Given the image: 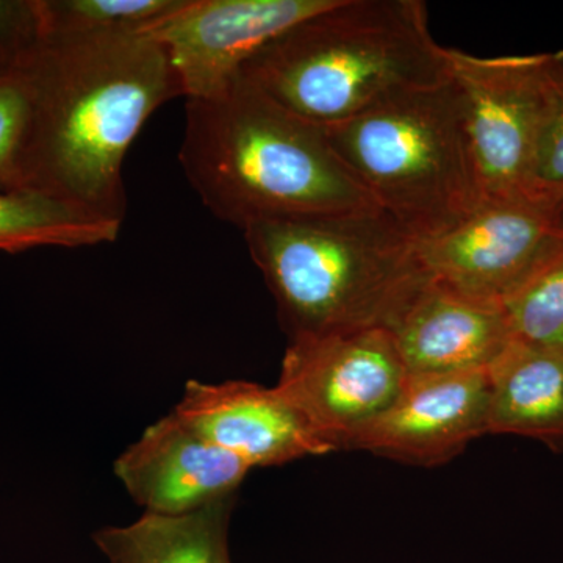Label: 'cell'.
<instances>
[{"label": "cell", "mask_w": 563, "mask_h": 563, "mask_svg": "<svg viewBox=\"0 0 563 563\" xmlns=\"http://www.w3.org/2000/svg\"><path fill=\"white\" fill-rule=\"evenodd\" d=\"M121 225L40 192L0 191V252L113 243Z\"/></svg>", "instance_id": "obj_16"}, {"label": "cell", "mask_w": 563, "mask_h": 563, "mask_svg": "<svg viewBox=\"0 0 563 563\" xmlns=\"http://www.w3.org/2000/svg\"><path fill=\"white\" fill-rule=\"evenodd\" d=\"M173 413L251 468L335 453L277 387L190 380Z\"/></svg>", "instance_id": "obj_12"}, {"label": "cell", "mask_w": 563, "mask_h": 563, "mask_svg": "<svg viewBox=\"0 0 563 563\" xmlns=\"http://www.w3.org/2000/svg\"><path fill=\"white\" fill-rule=\"evenodd\" d=\"M487 369L407 376L391 406L366 426L347 450L435 466L453 461L488 433Z\"/></svg>", "instance_id": "obj_10"}, {"label": "cell", "mask_w": 563, "mask_h": 563, "mask_svg": "<svg viewBox=\"0 0 563 563\" xmlns=\"http://www.w3.org/2000/svg\"><path fill=\"white\" fill-rule=\"evenodd\" d=\"M487 373L488 433L563 448V351L512 340Z\"/></svg>", "instance_id": "obj_14"}, {"label": "cell", "mask_w": 563, "mask_h": 563, "mask_svg": "<svg viewBox=\"0 0 563 563\" xmlns=\"http://www.w3.org/2000/svg\"><path fill=\"white\" fill-rule=\"evenodd\" d=\"M448 52L484 201L548 190L536 177L544 54L477 57Z\"/></svg>", "instance_id": "obj_7"}, {"label": "cell", "mask_w": 563, "mask_h": 563, "mask_svg": "<svg viewBox=\"0 0 563 563\" xmlns=\"http://www.w3.org/2000/svg\"><path fill=\"white\" fill-rule=\"evenodd\" d=\"M332 0H185L146 35L165 49L187 99L224 90L269 41Z\"/></svg>", "instance_id": "obj_9"}, {"label": "cell", "mask_w": 563, "mask_h": 563, "mask_svg": "<svg viewBox=\"0 0 563 563\" xmlns=\"http://www.w3.org/2000/svg\"><path fill=\"white\" fill-rule=\"evenodd\" d=\"M503 307L514 340L563 351V255Z\"/></svg>", "instance_id": "obj_18"}, {"label": "cell", "mask_w": 563, "mask_h": 563, "mask_svg": "<svg viewBox=\"0 0 563 563\" xmlns=\"http://www.w3.org/2000/svg\"><path fill=\"white\" fill-rule=\"evenodd\" d=\"M251 466L176 413L150 426L114 462V474L146 512L185 515L236 495Z\"/></svg>", "instance_id": "obj_11"}, {"label": "cell", "mask_w": 563, "mask_h": 563, "mask_svg": "<svg viewBox=\"0 0 563 563\" xmlns=\"http://www.w3.org/2000/svg\"><path fill=\"white\" fill-rule=\"evenodd\" d=\"M407 376L390 333L374 328L290 340L276 387L340 451L391 406Z\"/></svg>", "instance_id": "obj_8"}, {"label": "cell", "mask_w": 563, "mask_h": 563, "mask_svg": "<svg viewBox=\"0 0 563 563\" xmlns=\"http://www.w3.org/2000/svg\"><path fill=\"white\" fill-rule=\"evenodd\" d=\"M179 162L203 206L242 231L255 222L379 210L324 131L242 77L187 99Z\"/></svg>", "instance_id": "obj_2"}, {"label": "cell", "mask_w": 563, "mask_h": 563, "mask_svg": "<svg viewBox=\"0 0 563 563\" xmlns=\"http://www.w3.org/2000/svg\"><path fill=\"white\" fill-rule=\"evenodd\" d=\"M32 91L20 69L0 76V191H24Z\"/></svg>", "instance_id": "obj_19"}, {"label": "cell", "mask_w": 563, "mask_h": 563, "mask_svg": "<svg viewBox=\"0 0 563 563\" xmlns=\"http://www.w3.org/2000/svg\"><path fill=\"white\" fill-rule=\"evenodd\" d=\"M239 76L301 120L331 128L451 79L421 0H332L280 33Z\"/></svg>", "instance_id": "obj_3"}, {"label": "cell", "mask_w": 563, "mask_h": 563, "mask_svg": "<svg viewBox=\"0 0 563 563\" xmlns=\"http://www.w3.org/2000/svg\"><path fill=\"white\" fill-rule=\"evenodd\" d=\"M236 495L196 512L143 517L125 526H109L95 542L109 563H232L229 523Z\"/></svg>", "instance_id": "obj_15"}, {"label": "cell", "mask_w": 563, "mask_h": 563, "mask_svg": "<svg viewBox=\"0 0 563 563\" xmlns=\"http://www.w3.org/2000/svg\"><path fill=\"white\" fill-rule=\"evenodd\" d=\"M290 340L387 329L431 277L417 240L380 210L244 229Z\"/></svg>", "instance_id": "obj_4"}, {"label": "cell", "mask_w": 563, "mask_h": 563, "mask_svg": "<svg viewBox=\"0 0 563 563\" xmlns=\"http://www.w3.org/2000/svg\"><path fill=\"white\" fill-rule=\"evenodd\" d=\"M18 69L33 101L24 191L122 224L125 154L184 96L165 49L150 35L51 36Z\"/></svg>", "instance_id": "obj_1"}, {"label": "cell", "mask_w": 563, "mask_h": 563, "mask_svg": "<svg viewBox=\"0 0 563 563\" xmlns=\"http://www.w3.org/2000/svg\"><path fill=\"white\" fill-rule=\"evenodd\" d=\"M43 38L38 0H0V76L20 68Z\"/></svg>", "instance_id": "obj_21"}, {"label": "cell", "mask_w": 563, "mask_h": 563, "mask_svg": "<svg viewBox=\"0 0 563 563\" xmlns=\"http://www.w3.org/2000/svg\"><path fill=\"white\" fill-rule=\"evenodd\" d=\"M385 331L413 376L483 372L514 340L503 306L431 279Z\"/></svg>", "instance_id": "obj_13"}, {"label": "cell", "mask_w": 563, "mask_h": 563, "mask_svg": "<svg viewBox=\"0 0 563 563\" xmlns=\"http://www.w3.org/2000/svg\"><path fill=\"white\" fill-rule=\"evenodd\" d=\"M544 118L536 177L542 188L563 185V51L544 54Z\"/></svg>", "instance_id": "obj_20"}, {"label": "cell", "mask_w": 563, "mask_h": 563, "mask_svg": "<svg viewBox=\"0 0 563 563\" xmlns=\"http://www.w3.org/2000/svg\"><path fill=\"white\" fill-rule=\"evenodd\" d=\"M322 131L374 206L417 242L484 201L453 79Z\"/></svg>", "instance_id": "obj_5"}, {"label": "cell", "mask_w": 563, "mask_h": 563, "mask_svg": "<svg viewBox=\"0 0 563 563\" xmlns=\"http://www.w3.org/2000/svg\"><path fill=\"white\" fill-rule=\"evenodd\" d=\"M550 190H553L555 192V195H558L559 198H561L563 201V185H562V187L550 188Z\"/></svg>", "instance_id": "obj_22"}, {"label": "cell", "mask_w": 563, "mask_h": 563, "mask_svg": "<svg viewBox=\"0 0 563 563\" xmlns=\"http://www.w3.org/2000/svg\"><path fill=\"white\" fill-rule=\"evenodd\" d=\"M185 0H38L44 38L146 35Z\"/></svg>", "instance_id": "obj_17"}, {"label": "cell", "mask_w": 563, "mask_h": 563, "mask_svg": "<svg viewBox=\"0 0 563 563\" xmlns=\"http://www.w3.org/2000/svg\"><path fill=\"white\" fill-rule=\"evenodd\" d=\"M431 280L477 301H509L563 255V201L553 190L485 199L451 231L417 242Z\"/></svg>", "instance_id": "obj_6"}]
</instances>
